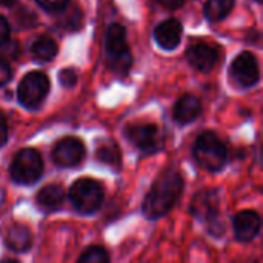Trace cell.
<instances>
[{"mask_svg":"<svg viewBox=\"0 0 263 263\" xmlns=\"http://www.w3.org/2000/svg\"><path fill=\"white\" fill-rule=\"evenodd\" d=\"M257 2H259V3H262V2H263V0H257Z\"/></svg>","mask_w":263,"mask_h":263,"instance_id":"obj_29","label":"cell"},{"mask_svg":"<svg viewBox=\"0 0 263 263\" xmlns=\"http://www.w3.org/2000/svg\"><path fill=\"white\" fill-rule=\"evenodd\" d=\"M17 0H0V5L2 6H12Z\"/></svg>","mask_w":263,"mask_h":263,"instance_id":"obj_28","label":"cell"},{"mask_svg":"<svg viewBox=\"0 0 263 263\" xmlns=\"http://www.w3.org/2000/svg\"><path fill=\"white\" fill-rule=\"evenodd\" d=\"M97 159L99 162L112 166V168H119L122 163V154H120V148L114 143V142H103L99 145L97 148Z\"/></svg>","mask_w":263,"mask_h":263,"instance_id":"obj_18","label":"cell"},{"mask_svg":"<svg viewBox=\"0 0 263 263\" xmlns=\"http://www.w3.org/2000/svg\"><path fill=\"white\" fill-rule=\"evenodd\" d=\"M48 91L49 80L46 74L40 71H32L22 79L17 89V97L25 108H37L48 96Z\"/></svg>","mask_w":263,"mask_h":263,"instance_id":"obj_7","label":"cell"},{"mask_svg":"<svg viewBox=\"0 0 263 263\" xmlns=\"http://www.w3.org/2000/svg\"><path fill=\"white\" fill-rule=\"evenodd\" d=\"M183 191V179L180 173L171 166L163 171L153 183L143 202V214L148 219H159L168 214Z\"/></svg>","mask_w":263,"mask_h":263,"instance_id":"obj_1","label":"cell"},{"mask_svg":"<svg viewBox=\"0 0 263 263\" xmlns=\"http://www.w3.org/2000/svg\"><path fill=\"white\" fill-rule=\"evenodd\" d=\"M231 76H233L234 82L242 88L254 86L260 77L259 62H257L256 55L248 51L239 54L231 65Z\"/></svg>","mask_w":263,"mask_h":263,"instance_id":"obj_8","label":"cell"},{"mask_svg":"<svg viewBox=\"0 0 263 263\" xmlns=\"http://www.w3.org/2000/svg\"><path fill=\"white\" fill-rule=\"evenodd\" d=\"M8 140V122L5 114L0 111V148L6 143Z\"/></svg>","mask_w":263,"mask_h":263,"instance_id":"obj_26","label":"cell"},{"mask_svg":"<svg viewBox=\"0 0 263 263\" xmlns=\"http://www.w3.org/2000/svg\"><path fill=\"white\" fill-rule=\"evenodd\" d=\"M42 173L43 160L35 149L25 148L14 156L11 163V176L14 182L20 185H32L42 177Z\"/></svg>","mask_w":263,"mask_h":263,"instance_id":"obj_5","label":"cell"},{"mask_svg":"<svg viewBox=\"0 0 263 263\" xmlns=\"http://www.w3.org/2000/svg\"><path fill=\"white\" fill-rule=\"evenodd\" d=\"M5 245L14 253H25L32 245L31 230L25 225H12L5 234Z\"/></svg>","mask_w":263,"mask_h":263,"instance_id":"obj_15","label":"cell"},{"mask_svg":"<svg viewBox=\"0 0 263 263\" xmlns=\"http://www.w3.org/2000/svg\"><path fill=\"white\" fill-rule=\"evenodd\" d=\"M85 157V145L77 137H65L59 140L52 149V160L60 168L77 166Z\"/></svg>","mask_w":263,"mask_h":263,"instance_id":"obj_9","label":"cell"},{"mask_svg":"<svg viewBox=\"0 0 263 263\" xmlns=\"http://www.w3.org/2000/svg\"><path fill=\"white\" fill-rule=\"evenodd\" d=\"M236 0H206L205 5V15L211 20V22H217L225 18L233 6H234Z\"/></svg>","mask_w":263,"mask_h":263,"instance_id":"obj_19","label":"cell"},{"mask_svg":"<svg viewBox=\"0 0 263 263\" xmlns=\"http://www.w3.org/2000/svg\"><path fill=\"white\" fill-rule=\"evenodd\" d=\"M63 199H65L63 190L60 185H55V183L43 186L35 196V202H37L39 208L46 213L59 210L63 203Z\"/></svg>","mask_w":263,"mask_h":263,"instance_id":"obj_16","label":"cell"},{"mask_svg":"<svg viewBox=\"0 0 263 263\" xmlns=\"http://www.w3.org/2000/svg\"><path fill=\"white\" fill-rule=\"evenodd\" d=\"M37 3L48 12H60L69 0H37Z\"/></svg>","mask_w":263,"mask_h":263,"instance_id":"obj_22","label":"cell"},{"mask_svg":"<svg viewBox=\"0 0 263 263\" xmlns=\"http://www.w3.org/2000/svg\"><path fill=\"white\" fill-rule=\"evenodd\" d=\"M108 260H109L108 253L102 247H89L79 257V262L82 263H106Z\"/></svg>","mask_w":263,"mask_h":263,"instance_id":"obj_20","label":"cell"},{"mask_svg":"<svg viewBox=\"0 0 263 263\" xmlns=\"http://www.w3.org/2000/svg\"><path fill=\"white\" fill-rule=\"evenodd\" d=\"M191 214L199 220H214L219 214V194L217 191L206 190L199 193L191 203Z\"/></svg>","mask_w":263,"mask_h":263,"instance_id":"obj_10","label":"cell"},{"mask_svg":"<svg viewBox=\"0 0 263 263\" xmlns=\"http://www.w3.org/2000/svg\"><path fill=\"white\" fill-rule=\"evenodd\" d=\"M9 35H11V26H9L8 20L3 15H0V45L8 42Z\"/></svg>","mask_w":263,"mask_h":263,"instance_id":"obj_24","label":"cell"},{"mask_svg":"<svg viewBox=\"0 0 263 263\" xmlns=\"http://www.w3.org/2000/svg\"><path fill=\"white\" fill-rule=\"evenodd\" d=\"M202 111L200 100L193 94L182 96L174 106V120L180 125H186L194 122Z\"/></svg>","mask_w":263,"mask_h":263,"instance_id":"obj_14","label":"cell"},{"mask_svg":"<svg viewBox=\"0 0 263 263\" xmlns=\"http://www.w3.org/2000/svg\"><path fill=\"white\" fill-rule=\"evenodd\" d=\"M32 57L37 62H49L57 54V43L51 37H39L31 46Z\"/></svg>","mask_w":263,"mask_h":263,"instance_id":"obj_17","label":"cell"},{"mask_svg":"<svg viewBox=\"0 0 263 263\" xmlns=\"http://www.w3.org/2000/svg\"><path fill=\"white\" fill-rule=\"evenodd\" d=\"M182 29L183 28L179 20L168 18L160 25H157V28L154 29V39L160 48L171 51L179 46L182 39Z\"/></svg>","mask_w":263,"mask_h":263,"instance_id":"obj_12","label":"cell"},{"mask_svg":"<svg viewBox=\"0 0 263 263\" xmlns=\"http://www.w3.org/2000/svg\"><path fill=\"white\" fill-rule=\"evenodd\" d=\"M194 157L197 163L208 171H219L225 166L228 149L214 133H203L194 143Z\"/></svg>","mask_w":263,"mask_h":263,"instance_id":"obj_3","label":"cell"},{"mask_svg":"<svg viewBox=\"0 0 263 263\" xmlns=\"http://www.w3.org/2000/svg\"><path fill=\"white\" fill-rule=\"evenodd\" d=\"M69 200L80 214H92L102 206L103 190L92 179H79L69 190Z\"/></svg>","mask_w":263,"mask_h":263,"instance_id":"obj_4","label":"cell"},{"mask_svg":"<svg viewBox=\"0 0 263 263\" xmlns=\"http://www.w3.org/2000/svg\"><path fill=\"white\" fill-rule=\"evenodd\" d=\"M11 68H9V65L0 57V86H3V85H6L9 80H11Z\"/></svg>","mask_w":263,"mask_h":263,"instance_id":"obj_25","label":"cell"},{"mask_svg":"<svg viewBox=\"0 0 263 263\" xmlns=\"http://www.w3.org/2000/svg\"><path fill=\"white\" fill-rule=\"evenodd\" d=\"M157 2L166 9H177L185 3V0H157Z\"/></svg>","mask_w":263,"mask_h":263,"instance_id":"obj_27","label":"cell"},{"mask_svg":"<svg viewBox=\"0 0 263 263\" xmlns=\"http://www.w3.org/2000/svg\"><path fill=\"white\" fill-rule=\"evenodd\" d=\"M186 57L196 69L202 72H210L219 60V52L216 48L206 43H197L186 51Z\"/></svg>","mask_w":263,"mask_h":263,"instance_id":"obj_11","label":"cell"},{"mask_svg":"<svg viewBox=\"0 0 263 263\" xmlns=\"http://www.w3.org/2000/svg\"><path fill=\"white\" fill-rule=\"evenodd\" d=\"M59 79H60V83H62L63 86L71 88V86H74V85H76V82H77V72H76L74 69L68 68V69L60 71Z\"/></svg>","mask_w":263,"mask_h":263,"instance_id":"obj_23","label":"cell"},{"mask_svg":"<svg viewBox=\"0 0 263 263\" xmlns=\"http://www.w3.org/2000/svg\"><path fill=\"white\" fill-rule=\"evenodd\" d=\"M260 231V217L256 211H242L234 217V234L240 242H251Z\"/></svg>","mask_w":263,"mask_h":263,"instance_id":"obj_13","label":"cell"},{"mask_svg":"<svg viewBox=\"0 0 263 263\" xmlns=\"http://www.w3.org/2000/svg\"><path fill=\"white\" fill-rule=\"evenodd\" d=\"M105 52L108 66L119 76L128 74L133 57L129 52V46L126 43L125 28L119 23L109 25L105 34Z\"/></svg>","mask_w":263,"mask_h":263,"instance_id":"obj_2","label":"cell"},{"mask_svg":"<svg viewBox=\"0 0 263 263\" xmlns=\"http://www.w3.org/2000/svg\"><path fill=\"white\" fill-rule=\"evenodd\" d=\"M126 137L129 142L146 154L159 153L165 145L163 133L153 123H131L126 126Z\"/></svg>","mask_w":263,"mask_h":263,"instance_id":"obj_6","label":"cell"},{"mask_svg":"<svg viewBox=\"0 0 263 263\" xmlns=\"http://www.w3.org/2000/svg\"><path fill=\"white\" fill-rule=\"evenodd\" d=\"M65 9H66V12L60 17V25L63 28H66L68 31H74L80 25V18H82L80 9H77L76 6L68 8V5L65 6Z\"/></svg>","mask_w":263,"mask_h":263,"instance_id":"obj_21","label":"cell"}]
</instances>
